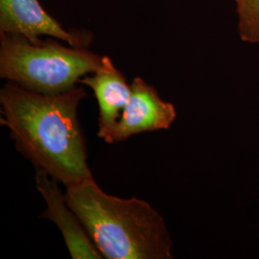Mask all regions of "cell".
<instances>
[{
  "label": "cell",
  "instance_id": "cell-1",
  "mask_svg": "<svg viewBox=\"0 0 259 259\" xmlns=\"http://www.w3.org/2000/svg\"><path fill=\"white\" fill-rule=\"evenodd\" d=\"M87 95L77 85L57 94L34 93L13 82L0 90V121L17 150L65 186L93 177L77 114Z\"/></svg>",
  "mask_w": 259,
  "mask_h": 259
},
{
  "label": "cell",
  "instance_id": "cell-2",
  "mask_svg": "<svg viewBox=\"0 0 259 259\" xmlns=\"http://www.w3.org/2000/svg\"><path fill=\"white\" fill-rule=\"evenodd\" d=\"M65 196L103 257L173 258L166 224L147 202L107 194L93 177L66 186Z\"/></svg>",
  "mask_w": 259,
  "mask_h": 259
},
{
  "label": "cell",
  "instance_id": "cell-3",
  "mask_svg": "<svg viewBox=\"0 0 259 259\" xmlns=\"http://www.w3.org/2000/svg\"><path fill=\"white\" fill-rule=\"evenodd\" d=\"M102 58L53 37L32 42L0 32V77L34 93L57 94L73 89L82 77L98 70Z\"/></svg>",
  "mask_w": 259,
  "mask_h": 259
},
{
  "label": "cell",
  "instance_id": "cell-4",
  "mask_svg": "<svg viewBox=\"0 0 259 259\" xmlns=\"http://www.w3.org/2000/svg\"><path fill=\"white\" fill-rule=\"evenodd\" d=\"M131 87L132 94L120 119L103 139L107 143L122 142L145 132L168 129L176 118L174 105L163 101L157 90L142 78L136 77Z\"/></svg>",
  "mask_w": 259,
  "mask_h": 259
},
{
  "label": "cell",
  "instance_id": "cell-5",
  "mask_svg": "<svg viewBox=\"0 0 259 259\" xmlns=\"http://www.w3.org/2000/svg\"><path fill=\"white\" fill-rule=\"evenodd\" d=\"M0 32L20 35L32 42L39 41L40 36H47L83 48L93 41L88 32H70L63 27L38 0H0Z\"/></svg>",
  "mask_w": 259,
  "mask_h": 259
},
{
  "label": "cell",
  "instance_id": "cell-6",
  "mask_svg": "<svg viewBox=\"0 0 259 259\" xmlns=\"http://www.w3.org/2000/svg\"><path fill=\"white\" fill-rule=\"evenodd\" d=\"M36 185L38 192L45 198L47 208L40 215L56 224L62 232L65 245L71 257L74 259H101L89 236L83 224L66 203L65 194L58 185V181L42 169L36 168Z\"/></svg>",
  "mask_w": 259,
  "mask_h": 259
},
{
  "label": "cell",
  "instance_id": "cell-7",
  "mask_svg": "<svg viewBox=\"0 0 259 259\" xmlns=\"http://www.w3.org/2000/svg\"><path fill=\"white\" fill-rule=\"evenodd\" d=\"M78 83L91 88L97 99L98 137L103 139L120 119L122 111L129 102L132 87L108 56H103L102 64L97 71L83 76Z\"/></svg>",
  "mask_w": 259,
  "mask_h": 259
},
{
  "label": "cell",
  "instance_id": "cell-8",
  "mask_svg": "<svg viewBox=\"0 0 259 259\" xmlns=\"http://www.w3.org/2000/svg\"><path fill=\"white\" fill-rule=\"evenodd\" d=\"M237 6L241 39L259 44V0H234Z\"/></svg>",
  "mask_w": 259,
  "mask_h": 259
}]
</instances>
